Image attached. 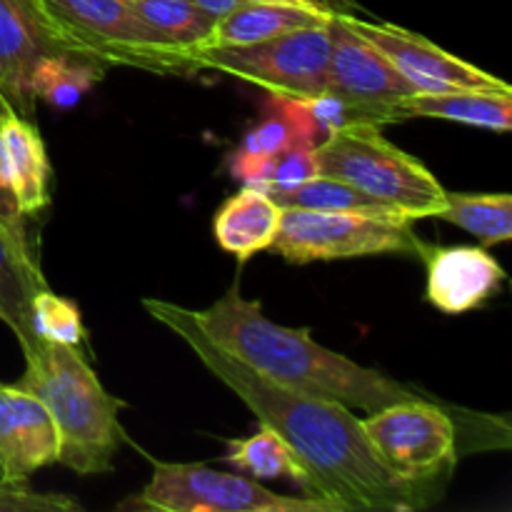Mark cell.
Wrapping results in <instances>:
<instances>
[{
  "mask_svg": "<svg viewBox=\"0 0 512 512\" xmlns=\"http://www.w3.org/2000/svg\"><path fill=\"white\" fill-rule=\"evenodd\" d=\"M223 460L233 465V470L248 475L253 480H288L295 483L303 495L310 498V473L303 460L290 450V445L260 425L258 433L248 438L225 440Z\"/></svg>",
  "mask_w": 512,
  "mask_h": 512,
  "instance_id": "20",
  "label": "cell"
},
{
  "mask_svg": "<svg viewBox=\"0 0 512 512\" xmlns=\"http://www.w3.org/2000/svg\"><path fill=\"white\" fill-rule=\"evenodd\" d=\"M435 218L465 230L483 245H500L512 238L510 193H445V205Z\"/></svg>",
  "mask_w": 512,
  "mask_h": 512,
  "instance_id": "23",
  "label": "cell"
},
{
  "mask_svg": "<svg viewBox=\"0 0 512 512\" xmlns=\"http://www.w3.org/2000/svg\"><path fill=\"white\" fill-rule=\"evenodd\" d=\"M348 28L368 40L418 93H445V90H505V80L488 70L448 53L423 35L400 25L373 23L353 13H340Z\"/></svg>",
  "mask_w": 512,
  "mask_h": 512,
  "instance_id": "11",
  "label": "cell"
},
{
  "mask_svg": "<svg viewBox=\"0 0 512 512\" xmlns=\"http://www.w3.org/2000/svg\"><path fill=\"white\" fill-rule=\"evenodd\" d=\"M50 160L35 120L0 100V185L23 218L50 205Z\"/></svg>",
  "mask_w": 512,
  "mask_h": 512,
  "instance_id": "15",
  "label": "cell"
},
{
  "mask_svg": "<svg viewBox=\"0 0 512 512\" xmlns=\"http://www.w3.org/2000/svg\"><path fill=\"white\" fill-rule=\"evenodd\" d=\"M0 100H3V95H0ZM0 228H3L5 233H8L10 238L20 245V248H25L33 253L28 233H25V218L18 213V208H15V203L10 200V195L3 190V185H0Z\"/></svg>",
  "mask_w": 512,
  "mask_h": 512,
  "instance_id": "26",
  "label": "cell"
},
{
  "mask_svg": "<svg viewBox=\"0 0 512 512\" xmlns=\"http://www.w3.org/2000/svg\"><path fill=\"white\" fill-rule=\"evenodd\" d=\"M425 298L445 315H463L488 303L505 283V268L478 245H423Z\"/></svg>",
  "mask_w": 512,
  "mask_h": 512,
  "instance_id": "12",
  "label": "cell"
},
{
  "mask_svg": "<svg viewBox=\"0 0 512 512\" xmlns=\"http://www.w3.org/2000/svg\"><path fill=\"white\" fill-rule=\"evenodd\" d=\"M15 385L33 393L53 418L60 465L83 478L113 470L125 440L120 425L125 403L103 388L80 348L43 343L25 360V373Z\"/></svg>",
  "mask_w": 512,
  "mask_h": 512,
  "instance_id": "3",
  "label": "cell"
},
{
  "mask_svg": "<svg viewBox=\"0 0 512 512\" xmlns=\"http://www.w3.org/2000/svg\"><path fill=\"white\" fill-rule=\"evenodd\" d=\"M65 53L40 18L35 0H0V95L10 108L35 120L30 78L43 55Z\"/></svg>",
  "mask_w": 512,
  "mask_h": 512,
  "instance_id": "14",
  "label": "cell"
},
{
  "mask_svg": "<svg viewBox=\"0 0 512 512\" xmlns=\"http://www.w3.org/2000/svg\"><path fill=\"white\" fill-rule=\"evenodd\" d=\"M325 93L353 113L355 123H400L398 100L418 90L373 48L345 25L340 13L330 18V60Z\"/></svg>",
  "mask_w": 512,
  "mask_h": 512,
  "instance_id": "10",
  "label": "cell"
},
{
  "mask_svg": "<svg viewBox=\"0 0 512 512\" xmlns=\"http://www.w3.org/2000/svg\"><path fill=\"white\" fill-rule=\"evenodd\" d=\"M283 208L268 193L245 185L230 195L213 218L215 243L240 265L273 248Z\"/></svg>",
  "mask_w": 512,
  "mask_h": 512,
  "instance_id": "16",
  "label": "cell"
},
{
  "mask_svg": "<svg viewBox=\"0 0 512 512\" xmlns=\"http://www.w3.org/2000/svg\"><path fill=\"white\" fill-rule=\"evenodd\" d=\"M193 318L215 345L283 388L335 400L368 415L400 400L430 398L415 385L400 383L383 370L365 368L323 348L315 343L310 330L273 323L260 300L240 295L238 283L210 308L193 310Z\"/></svg>",
  "mask_w": 512,
  "mask_h": 512,
  "instance_id": "2",
  "label": "cell"
},
{
  "mask_svg": "<svg viewBox=\"0 0 512 512\" xmlns=\"http://www.w3.org/2000/svg\"><path fill=\"white\" fill-rule=\"evenodd\" d=\"M413 223L408 215L283 208L278 238L270 250L293 265L375 255H418L425 240L415 235Z\"/></svg>",
  "mask_w": 512,
  "mask_h": 512,
  "instance_id": "9",
  "label": "cell"
},
{
  "mask_svg": "<svg viewBox=\"0 0 512 512\" xmlns=\"http://www.w3.org/2000/svg\"><path fill=\"white\" fill-rule=\"evenodd\" d=\"M328 60L330 20L260 43L190 50L193 73L213 70L293 100H313L325 93Z\"/></svg>",
  "mask_w": 512,
  "mask_h": 512,
  "instance_id": "8",
  "label": "cell"
},
{
  "mask_svg": "<svg viewBox=\"0 0 512 512\" xmlns=\"http://www.w3.org/2000/svg\"><path fill=\"white\" fill-rule=\"evenodd\" d=\"M40 288H48V283L35 255L0 228V320L15 333L25 360L43 345L30 325V300Z\"/></svg>",
  "mask_w": 512,
  "mask_h": 512,
  "instance_id": "18",
  "label": "cell"
},
{
  "mask_svg": "<svg viewBox=\"0 0 512 512\" xmlns=\"http://www.w3.org/2000/svg\"><path fill=\"white\" fill-rule=\"evenodd\" d=\"M320 175L338 178L408 218H435L448 190L433 170L383 135L380 125L350 123L318 145Z\"/></svg>",
  "mask_w": 512,
  "mask_h": 512,
  "instance_id": "4",
  "label": "cell"
},
{
  "mask_svg": "<svg viewBox=\"0 0 512 512\" xmlns=\"http://www.w3.org/2000/svg\"><path fill=\"white\" fill-rule=\"evenodd\" d=\"M258 3H280V5H298V8L318 10V13H353L355 5L350 0H258Z\"/></svg>",
  "mask_w": 512,
  "mask_h": 512,
  "instance_id": "27",
  "label": "cell"
},
{
  "mask_svg": "<svg viewBox=\"0 0 512 512\" xmlns=\"http://www.w3.org/2000/svg\"><path fill=\"white\" fill-rule=\"evenodd\" d=\"M400 118H435L463 123L470 128L510 133L512 88L505 90H445L413 93L398 100Z\"/></svg>",
  "mask_w": 512,
  "mask_h": 512,
  "instance_id": "17",
  "label": "cell"
},
{
  "mask_svg": "<svg viewBox=\"0 0 512 512\" xmlns=\"http://www.w3.org/2000/svg\"><path fill=\"white\" fill-rule=\"evenodd\" d=\"M280 208H300V210H330V213H368V215H405L380 200L370 198L363 190L343 183L328 175H315L308 183L298 185L288 193L270 195Z\"/></svg>",
  "mask_w": 512,
  "mask_h": 512,
  "instance_id": "24",
  "label": "cell"
},
{
  "mask_svg": "<svg viewBox=\"0 0 512 512\" xmlns=\"http://www.w3.org/2000/svg\"><path fill=\"white\" fill-rule=\"evenodd\" d=\"M330 18L333 15L298 8V5L245 0L240 8L230 10L228 15L215 20L208 38L200 45H195V48H225V45L260 43V40L278 38V35L293 33V30L300 28H310V25H325Z\"/></svg>",
  "mask_w": 512,
  "mask_h": 512,
  "instance_id": "19",
  "label": "cell"
},
{
  "mask_svg": "<svg viewBox=\"0 0 512 512\" xmlns=\"http://www.w3.org/2000/svg\"><path fill=\"white\" fill-rule=\"evenodd\" d=\"M130 8L155 43L188 55L208 38L215 23L190 0H130Z\"/></svg>",
  "mask_w": 512,
  "mask_h": 512,
  "instance_id": "22",
  "label": "cell"
},
{
  "mask_svg": "<svg viewBox=\"0 0 512 512\" xmlns=\"http://www.w3.org/2000/svg\"><path fill=\"white\" fill-rule=\"evenodd\" d=\"M190 3L195 5V8H200L203 13H208L210 18H223V15H228L230 10L240 8V5L245 3V0H190Z\"/></svg>",
  "mask_w": 512,
  "mask_h": 512,
  "instance_id": "28",
  "label": "cell"
},
{
  "mask_svg": "<svg viewBox=\"0 0 512 512\" xmlns=\"http://www.w3.org/2000/svg\"><path fill=\"white\" fill-rule=\"evenodd\" d=\"M473 413H458L435 398H410L363 418L365 438L380 463L405 483L445 493L460 455V428Z\"/></svg>",
  "mask_w": 512,
  "mask_h": 512,
  "instance_id": "6",
  "label": "cell"
},
{
  "mask_svg": "<svg viewBox=\"0 0 512 512\" xmlns=\"http://www.w3.org/2000/svg\"><path fill=\"white\" fill-rule=\"evenodd\" d=\"M108 65L70 53H48L35 63L30 90L35 100L53 108H73L90 88L103 80Z\"/></svg>",
  "mask_w": 512,
  "mask_h": 512,
  "instance_id": "21",
  "label": "cell"
},
{
  "mask_svg": "<svg viewBox=\"0 0 512 512\" xmlns=\"http://www.w3.org/2000/svg\"><path fill=\"white\" fill-rule=\"evenodd\" d=\"M30 325L40 343L80 348L88 340L78 305L50 288H40L30 300Z\"/></svg>",
  "mask_w": 512,
  "mask_h": 512,
  "instance_id": "25",
  "label": "cell"
},
{
  "mask_svg": "<svg viewBox=\"0 0 512 512\" xmlns=\"http://www.w3.org/2000/svg\"><path fill=\"white\" fill-rule=\"evenodd\" d=\"M35 8L65 53L160 75L193 73L188 53L150 38L130 0H35Z\"/></svg>",
  "mask_w": 512,
  "mask_h": 512,
  "instance_id": "5",
  "label": "cell"
},
{
  "mask_svg": "<svg viewBox=\"0 0 512 512\" xmlns=\"http://www.w3.org/2000/svg\"><path fill=\"white\" fill-rule=\"evenodd\" d=\"M153 475L120 510L135 512H343L320 498H290L243 473H223L203 463L150 460Z\"/></svg>",
  "mask_w": 512,
  "mask_h": 512,
  "instance_id": "7",
  "label": "cell"
},
{
  "mask_svg": "<svg viewBox=\"0 0 512 512\" xmlns=\"http://www.w3.org/2000/svg\"><path fill=\"white\" fill-rule=\"evenodd\" d=\"M143 308L155 323L178 335L258 425L278 433L310 473V498L328 500L343 512H413L430 508L440 490L395 478L365 438L360 418L335 400L315 398L273 383L215 345L193 318V310L170 300L145 298Z\"/></svg>",
  "mask_w": 512,
  "mask_h": 512,
  "instance_id": "1",
  "label": "cell"
},
{
  "mask_svg": "<svg viewBox=\"0 0 512 512\" xmlns=\"http://www.w3.org/2000/svg\"><path fill=\"white\" fill-rule=\"evenodd\" d=\"M58 430L45 405L18 385L0 383V480L28 483L58 463Z\"/></svg>",
  "mask_w": 512,
  "mask_h": 512,
  "instance_id": "13",
  "label": "cell"
}]
</instances>
